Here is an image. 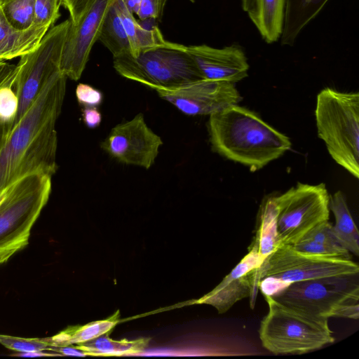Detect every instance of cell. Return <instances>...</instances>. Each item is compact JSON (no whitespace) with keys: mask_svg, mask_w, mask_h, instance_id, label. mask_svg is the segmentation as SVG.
I'll return each instance as SVG.
<instances>
[{"mask_svg":"<svg viewBox=\"0 0 359 359\" xmlns=\"http://www.w3.org/2000/svg\"><path fill=\"white\" fill-rule=\"evenodd\" d=\"M67 77L55 72L18 123L0 143V193L34 172L53 175L57 170L56 122L61 112Z\"/></svg>","mask_w":359,"mask_h":359,"instance_id":"cell-1","label":"cell"},{"mask_svg":"<svg viewBox=\"0 0 359 359\" xmlns=\"http://www.w3.org/2000/svg\"><path fill=\"white\" fill-rule=\"evenodd\" d=\"M209 116L212 150L251 172L263 168L291 148L287 136L246 107L233 104Z\"/></svg>","mask_w":359,"mask_h":359,"instance_id":"cell-2","label":"cell"},{"mask_svg":"<svg viewBox=\"0 0 359 359\" xmlns=\"http://www.w3.org/2000/svg\"><path fill=\"white\" fill-rule=\"evenodd\" d=\"M358 273V265L351 259L306 254L280 243L248 273L250 306H255L259 289L263 295L271 296L294 282Z\"/></svg>","mask_w":359,"mask_h":359,"instance_id":"cell-3","label":"cell"},{"mask_svg":"<svg viewBox=\"0 0 359 359\" xmlns=\"http://www.w3.org/2000/svg\"><path fill=\"white\" fill-rule=\"evenodd\" d=\"M51 177L29 174L0 193V265L28 245L32 228L49 199Z\"/></svg>","mask_w":359,"mask_h":359,"instance_id":"cell-4","label":"cell"},{"mask_svg":"<svg viewBox=\"0 0 359 359\" xmlns=\"http://www.w3.org/2000/svg\"><path fill=\"white\" fill-rule=\"evenodd\" d=\"M319 138L332 159L359 177V93L331 88L317 95L315 109Z\"/></svg>","mask_w":359,"mask_h":359,"instance_id":"cell-5","label":"cell"},{"mask_svg":"<svg viewBox=\"0 0 359 359\" xmlns=\"http://www.w3.org/2000/svg\"><path fill=\"white\" fill-rule=\"evenodd\" d=\"M269 306L259 336L262 345L274 354L305 353L334 341L328 318L284 305L264 295Z\"/></svg>","mask_w":359,"mask_h":359,"instance_id":"cell-6","label":"cell"},{"mask_svg":"<svg viewBox=\"0 0 359 359\" xmlns=\"http://www.w3.org/2000/svg\"><path fill=\"white\" fill-rule=\"evenodd\" d=\"M114 67L121 76L155 90H175L203 79L187 46L172 42L115 57Z\"/></svg>","mask_w":359,"mask_h":359,"instance_id":"cell-7","label":"cell"},{"mask_svg":"<svg viewBox=\"0 0 359 359\" xmlns=\"http://www.w3.org/2000/svg\"><path fill=\"white\" fill-rule=\"evenodd\" d=\"M271 297L320 317L359 318L358 273L294 282Z\"/></svg>","mask_w":359,"mask_h":359,"instance_id":"cell-8","label":"cell"},{"mask_svg":"<svg viewBox=\"0 0 359 359\" xmlns=\"http://www.w3.org/2000/svg\"><path fill=\"white\" fill-rule=\"evenodd\" d=\"M69 19L51 27L38 46L20 57L16 65L13 88L19 98L17 115L5 133L14 127L32 102L48 79L60 69V60Z\"/></svg>","mask_w":359,"mask_h":359,"instance_id":"cell-9","label":"cell"},{"mask_svg":"<svg viewBox=\"0 0 359 359\" xmlns=\"http://www.w3.org/2000/svg\"><path fill=\"white\" fill-rule=\"evenodd\" d=\"M277 206V231L280 243L293 245L314 227L328 221L330 195L324 183L298 182L274 197Z\"/></svg>","mask_w":359,"mask_h":359,"instance_id":"cell-10","label":"cell"},{"mask_svg":"<svg viewBox=\"0 0 359 359\" xmlns=\"http://www.w3.org/2000/svg\"><path fill=\"white\" fill-rule=\"evenodd\" d=\"M163 145L161 137L147 124L144 115L115 126L101 143V148L116 161L149 169Z\"/></svg>","mask_w":359,"mask_h":359,"instance_id":"cell-11","label":"cell"},{"mask_svg":"<svg viewBox=\"0 0 359 359\" xmlns=\"http://www.w3.org/2000/svg\"><path fill=\"white\" fill-rule=\"evenodd\" d=\"M114 1L92 0L76 23L70 21L60 64V69L67 78L74 81L81 78Z\"/></svg>","mask_w":359,"mask_h":359,"instance_id":"cell-12","label":"cell"},{"mask_svg":"<svg viewBox=\"0 0 359 359\" xmlns=\"http://www.w3.org/2000/svg\"><path fill=\"white\" fill-rule=\"evenodd\" d=\"M158 96L188 116H210L238 104L235 83L202 79L175 90H157Z\"/></svg>","mask_w":359,"mask_h":359,"instance_id":"cell-13","label":"cell"},{"mask_svg":"<svg viewBox=\"0 0 359 359\" xmlns=\"http://www.w3.org/2000/svg\"><path fill=\"white\" fill-rule=\"evenodd\" d=\"M203 79L236 83L248 76L249 64L237 46L222 48L205 44L187 46Z\"/></svg>","mask_w":359,"mask_h":359,"instance_id":"cell-14","label":"cell"},{"mask_svg":"<svg viewBox=\"0 0 359 359\" xmlns=\"http://www.w3.org/2000/svg\"><path fill=\"white\" fill-rule=\"evenodd\" d=\"M264 257L252 248L211 292L199 299L198 304L214 306L219 314L228 311L236 302L251 294L248 273L258 267Z\"/></svg>","mask_w":359,"mask_h":359,"instance_id":"cell-15","label":"cell"},{"mask_svg":"<svg viewBox=\"0 0 359 359\" xmlns=\"http://www.w3.org/2000/svg\"><path fill=\"white\" fill-rule=\"evenodd\" d=\"M50 29L33 25L27 29H17L8 22L0 8V61L20 57L31 52Z\"/></svg>","mask_w":359,"mask_h":359,"instance_id":"cell-16","label":"cell"},{"mask_svg":"<svg viewBox=\"0 0 359 359\" xmlns=\"http://www.w3.org/2000/svg\"><path fill=\"white\" fill-rule=\"evenodd\" d=\"M329 0H285L280 40L292 46L301 31L321 11Z\"/></svg>","mask_w":359,"mask_h":359,"instance_id":"cell-17","label":"cell"},{"mask_svg":"<svg viewBox=\"0 0 359 359\" xmlns=\"http://www.w3.org/2000/svg\"><path fill=\"white\" fill-rule=\"evenodd\" d=\"M329 208L335 223L331 231L337 242L350 252L359 255V233L344 194L338 191L330 196Z\"/></svg>","mask_w":359,"mask_h":359,"instance_id":"cell-18","label":"cell"},{"mask_svg":"<svg viewBox=\"0 0 359 359\" xmlns=\"http://www.w3.org/2000/svg\"><path fill=\"white\" fill-rule=\"evenodd\" d=\"M277 214L274 197L269 198L260 209L255 236L249 248L255 250L264 259L280 244Z\"/></svg>","mask_w":359,"mask_h":359,"instance_id":"cell-19","label":"cell"},{"mask_svg":"<svg viewBox=\"0 0 359 359\" xmlns=\"http://www.w3.org/2000/svg\"><path fill=\"white\" fill-rule=\"evenodd\" d=\"M98 40L111 53L114 57L131 53L116 0L113 1L105 15Z\"/></svg>","mask_w":359,"mask_h":359,"instance_id":"cell-20","label":"cell"},{"mask_svg":"<svg viewBox=\"0 0 359 359\" xmlns=\"http://www.w3.org/2000/svg\"><path fill=\"white\" fill-rule=\"evenodd\" d=\"M110 332L74 346L83 351L86 355H121L142 352L149 341L148 338L115 341L109 337Z\"/></svg>","mask_w":359,"mask_h":359,"instance_id":"cell-21","label":"cell"},{"mask_svg":"<svg viewBox=\"0 0 359 359\" xmlns=\"http://www.w3.org/2000/svg\"><path fill=\"white\" fill-rule=\"evenodd\" d=\"M118 313L106 320L92 322L85 325L69 327L58 334L48 337L49 343L51 347L67 346L93 339L111 331L115 327L118 323Z\"/></svg>","mask_w":359,"mask_h":359,"instance_id":"cell-22","label":"cell"},{"mask_svg":"<svg viewBox=\"0 0 359 359\" xmlns=\"http://www.w3.org/2000/svg\"><path fill=\"white\" fill-rule=\"evenodd\" d=\"M284 8L285 0H259L258 20L255 27L268 43L280 37Z\"/></svg>","mask_w":359,"mask_h":359,"instance_id":"cell-23","label":"cell"},{"mask_svg":"<svg viewBox=\"0 0 359 359\" xmlns=\"http://www.w3.org/2000/svg\"><path fill=\"white\" fill-rule=\"evenodd\" d=\"M35 0H0V8L8 22L24 30L33 25Z\"/></svg>","mask_w":359,"mask_h":359,"instance_id":"cell-24","label":"cell"},{"mask_svg":"<svg viewBox=\"0 0 359 359\" xmlns=\"http://www.w3.org/2000/svg\"><path fill=\"white\" fill-rule=\"evenodd\" d=\"M0 344L16 352L48 351L51 348L48 337L25 338L0 334Z\"/></svg>","mask_w":359,"mask_h":359,"instance_id":"cell-25","label":"cell"},{"mask_svg":"<svg viewBox=\"0 0 359 359\" xmlns=\"http://www.w3.org/2000/svg\"><path fill=\"white\" fill-rule=\"evenodd\" d=\"M292 246L297 250L311 255L338 257L351 259L350 252L340 245H331L308 239H301Z\"/></svg>","mask_w":359,"mask_h":359,"instance_id":"cell-26","label":"cell"},{"mask_svg":"<svg viewBox=\"0 0 359 359\" xmlns=\"http://www.w3.org/2000/svg\"><path fill=\"white\" fill-rule=\"evenodd\" d=\"M19 108V98L12 84L0 87V122L8 128L14 121Z\"/></svg>","mask_w":359,"mask_h":359,"instance_id":"cell-27","label":"cell"},{"mask_svg":"<svg viewBox=\"0 0 359 359\" xmlns=\"http://www.w3.org/2000/svg\"><path fill=\"white\" fill-rule=\"evenodd\" d=\"M61 5L62 0H35L33 25L53 27L60 16Z\"/></svg>","mask_w":359,"mask_h":359,"instance_id":"cell-28","label":"cell"},{"mask_svg":"<svg viewBox=\"0 0 359 359\" xmlns=\"http://www.w3.org/2000/svg\"><path fill=\"white\" fill-rule=\"evenodd\" d=\"M75 95L79 104L83 107H98L104 98L100 90L83 83L77 85Z\"/></svg>","mask_w":359,"mask_h":359,"instance_id":"cell-29","label":"cell"},{"mask_svg":"<svg viewBox=\"0 0 359 359\" xmlns=\"http://www.w3.org/2000/svg\"><path fill=\"white\" fill-rule=\"evenodd\" d=\"M166 1L167 0H141L137 15L140 20L154 18L160 20L163 15Z\"/></svg>","mask_w":359,"mask_h":359,"instance_id":"cell-30","label":"cell"},{"mask_svg":"<svg viewBox=\"0 0 359 359\" xmlns=\"http://www.w3.org/2000/svg\"><path fill=\"white\" fill-rule=\"evenodd\" d=\"M92 0H62V4L69 13L72 23H76Z\"/></svg>","mask_w":359,"mask_h":359,"instance_id":"cell-31","label":"cell"},{"mask_svg":"<svg viewBox=\"0 0 359 359\" xmlns=\"http://www.w3.org/2000/svg\"><path fill=\"white\" fill-rule=\"evenodd\" d=\"M82 119L86 127L94 129L100 125L102 116L97 107H83Z\"/></svg>","mask_w":359,"mask_h":359,"instance_id":"cell-32","label":"cell"},{"mask_svg":"<svg viewBox=\"0 0 359 359\" xmlns=\"http://www.w3.org/2000/svg\"><path fill=\"white\" fill-rule=\"evenodd\" d=\"M15 73L16 65L0 61V87L7 84L13 86Z\"/></svg>","mask_w":359,"mask_h":359,"instance_id":"cell-33","label":"cell"},{"mask_svg":"<svg viewBox=\"0 0 359 359\" xmlns=\"http://www.w3.org/2000/svg\"><path fill=\"white\" fill-rule=\"evenodd\" d=\"M242 8L256 26L258 20L259 0H242Z\"/></svg>","mask_w":359,"mask_h":359,"instance_id":"cell-34","label":"cell"},{"mask_svg":"<svg viewBox=\"0 0 359 359\" xmlns=\"http://www.w3.org/2000/svg\"><path fill=\"white\" fill-rule=\"evenodd\" d=\"M48 351L56 352L61 354L62 355H73L80 357L86 355V354L83 351L72 345L67 346H53Z\"/></svg>","mask_w":359,"mask_h":359,"instance_id":"cell-35","label":"cell"},{"mask_svg":"<svg viewBox=\"0 0 359 359\" xmlns=\"http://www.w3.org/2000/svg\"><path fill=\"white\" fill-rule=\"evenodd\" d=\"M13 356H20V357H50V356H57L62 355L51 351H33L29 352H16L12 354Z\"/></svg>","mask_w":359,"mask_h":359,"instance_id":"cell-36","label":"cell"},{"mask_svg":"<svg viewBox=\"0 0 359 359\" xmlns=\"http://www.w3.org/2000/svg\"><path fill=\"white\" fill-rule=\"evenodd\" d=\"M127 8L132 13L137 14L141 0H123Z\"/></svg>","mask_w":359,"mask_h":359,"instance_id":"cell-37","label":"cell"},{"mask_svg":"<svg viewBox=\"0 0 359 359\" xmlns=\"http://www.w3.org/2000/svg\"><path fill=\"white\" fill-rule=\"evenodd\" d=\"M4 132V126L0 122V143L1 142Z\"/></svg>","mask_w":359,"mask_h":359,"instance_id":"cell-38","label":"cell"}]
</instances>
